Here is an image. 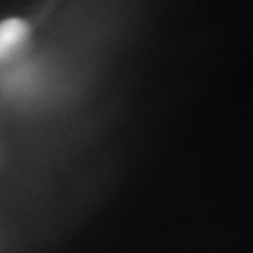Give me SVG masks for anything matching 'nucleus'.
<instances>
[{"label":"nucleus","mask_w":253,"mask_h":253,"mask_svg":"<svg viewBox=\"0 0 253 253\" xmlns=\"http://www.w3.org/2000/svg\"><path fill=\"white\" fill-rule=\"evenodd\" d=\"M30 38V25L20 18L0 23V61L17 54Z\"/></svg>","instance_id":"f257e3e1"}]
</instances>
